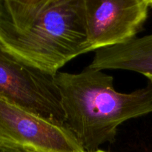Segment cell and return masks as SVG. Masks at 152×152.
<instances>
[{"instance_id": "cell-6", "label": "cell", "mask_w": 152, "mask_h": 152, "mask_svg": "<svg viewBox=\"0 0 152 152\" xmlns=\"http://www.w3.org/2000/svg\"><path fill=\"white\" fill-rule=\"evenodd\" d=\"M89 67L134 71L152 80V34L96 50Z\"/></svg>"}, {"instance_id": "cell-8", "label": "cell", "mask_w": 152, "mask_h": 152, "mask_svg": "<svg viewBox=\"0 0 152 152\" xmlns=\"http://www.w3.org/2000/svg\"><path fill=\"white\" fill-rule=\"evenodd\" d=\"M0 152H29L17 147L0 144Z\"/></svg>"}, {"instance_id": "cell-11", "label": "cell", "mask_w": 152, "mask_h": 152, "mask_svg": "<svg viewBox=\"0 0 152 152\" xmlns=\"http://www.w3.org/2000/svg\"><path fill=\"white\" fill-rule=\"evenodd\" d=\"M0 9H1V0H0Z\"/></svg>"}, {"instance_id": "cell-9", "label": "cell", "mask_w": 152, "mask_h": 152, "mask_svg": "<svg viewBox=\"0 0 152 152\" xmlns=\"http://www.w3.org/2000/svg\"><path fill=\"white\" fill-rule=\"evenodd\" d=\"M146 1H148V4H149V6L152 4V0H146Z\"/></svg>"}, {"instance_id": "cell-12", "label": "cell", "mask_w": 152, "mask_h": 152, "mask_svg": "<svg viewBox=\"0 0 152 152\" xmlns=\"http://www.w3.org/2000/svg\"><path fill=\"white\" fill-rule=\"evenodd\" d=\"M150 81H151V83H152V80H150Z\"/></svg>"}, {"instance_id": "cell-13", "label": "cell", "mask_w": 152, "mask_h": 152, "mask_svg": "<svg viewBox=\"0 0 152 152\" xmlns=\"http://www.w3.org/2000/svg\"><path fill=\"white\" fill-rule=\"evenodd\" d=\"M150 6H151V7H152V4H151V5H150Z\"/></svg>"}, {"instance_id": "cell-10", "label": "cell", "mask_w": 152, "mask_h": 152, "mask_svg": "<svg viewBox=\"0 0 152 152\" xmlns=\"http://www.w3.org/2000/svg\"><path fill=\"white\" fill-rule=\"evenodd\" d=\"M86 152V151H85ZM94 152H106V151H102V150H96V151H94Z\"/></svg>"}, {"instance_id": "cell-7", "label": "cell", "mask_w": 152, "mask_h": 152, "mask_svg": "<svg viewBox=\"0 0 152 152\" xmlns=\"http://www.w3.org/2000/svg\"><path fill=\"white\" fill-rule=\"evenodd\" d=\"M45 0H1V13L19 31L32 24L37 10Z\"/></svg>"}, {"instance_id": "cell-4", "label": "cell", "mask_w": 152, "mask_h": 152, "mask_svg": "<svg viewBox=\"0 0 152 152\" xmlns=\"http://www.w3.org/2000/svg\"><path fill=\"white\" fill-rule=\"evenodd\" d=\"M0 144L29 152H85L65 126L51 123L1 98Z\"/></svg>"}, {"instance_id": "cell-5", "label": "cell", "mask_w": 152, "mask_h": 152, "mask_svg": "<svg viewBox=\"0 0 152 152\" xmlns=\"http://www.w3.org/2000/svg\"><path fill=\"white\" fill-rule=\"evenodd\" d=\"M148 6L146 0H85L89 52L134 38L146 19Z\"/></svg>"}, {"instance_id": "cell-3", "label": "cell", "mask_w": 152, "mask_h": 152, "mask_svg": "<svg viewBox=\"0 0 152 152\" xmlns=\"http://www.w3.org/2000/svg\"><path fill=\"white\" fill-rule=\"evenodd\" d=\"M0 98L51 123L65 126L54 76L19 59L1 42Z\"/></svg>"}, {"instance_id": "cell-2", "label": "cell", "mask_w": 152, "mask_h": 152, "mask_svg": "<svg viewBox=\"0 0 152 152\" xmlns=\"http://www.w3.org/2000/svg\"><path fill=\"white\" fill-rule=\"evenodd\" d=\"M0 42L19 59L54 76L89 52L85 0H45L25 31L16 29L0 9Z\"/></svg>"}, {"instance_id": "cell-1", "label": "cell", "mask_w": 152, "mask_h": 152, "mask_svg": "<svg viewBox=\"0 0 152 152\" xmlns=\"http://www.w3.org/2000/svg\"><path fill=\"white\" fill-rule=\"evenodd\" d=\"M65 125L86 152L115 140L126 120L152 113V83L131 93L114 89V78L88 66L78 74L57 72Z\"/></svg>"}]
</instances>
